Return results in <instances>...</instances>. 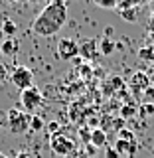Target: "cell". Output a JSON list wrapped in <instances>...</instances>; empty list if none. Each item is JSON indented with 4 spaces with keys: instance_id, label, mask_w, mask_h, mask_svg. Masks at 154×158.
I'll return each mask as SVG.
<instances>
[{
    "instance_id": "cell-31",
    "label": "cell",
    "mask_w": 154,
    "mask_h": 158,
    "mask_svg": "<svg viewBox=\"0 0 154 158\" xmlns=\"http://www.w3.org/2000/svg\"><path fill=\"white\" fill-rule=\"evenodd\" d=\"M65 158H79V152H77V150H73V152H71V154H67Z\"/></svg>"
},
{
    "instance_id": "cell-32",
    "label": "cell",
    "mask_w": 154,
    "mask_h": 158,
    "mask_svg": "<svg viewBox=\"0 0 154 158\" xmlns=\"http://www.w3.org/2000/svg\"><path fill=\"white\" fill-rule=\"evenodd\" d=\"M2 36H4V34H2V30H0V44H2Z\"/></svg>"
},
{
    "instance_id": "cell-30",
    "label": "cell",
    "mask_w": 154,
    "mask_h": 158,
    "mask_svg": "<svg viewBox=\"0 0 154 158\" xmlns=\"http://www.w3.org/2000/svg\"><path fill=\"white\" fill-rule=\"evenodd\" d=\"M113 32H115V30H113L111 26H109V28H105V38H109V40H111V36H113Z\"/></svg>"
},
{
    "instance_id": "cell-11",
    "label": "cell",
    "mask_w": 154,
    "mask_h": 158,
    "mask_svg": "<svg viewBox=\"0 0 154 158\" xmlns=\"http://www.w3.org/2000/svg\"><path fill=\"white\" fill-rule=\"evenodd\" d=\"M0 30H2L4 36H8V40H12V36H16V32H18V26H16V22H12L10 18H4Z\"/></svg>"
},
{
    "instance_id": "cell-2",
    "label": "cell",
    "mask_w": 154,
    "mask_h": 158,
    "mask_svg": "<svg viewBox=\"0 0 154 158\" xmlns=\"http://www.w3.org/2000/svg\"><path fill=\"white\" fill-rule=\"evenodd\" d=\"M8 127L10 131L14 132V135H22V132L30 131V121H32V115H28L26 111H22V109L18 107H12L8 111Z\"/></svg>"
},
{
    "instance_id": "cell-6",
    "label": "cell",
    "mask_w": 154,
    "mask_h": 158,
    "mask_svg": "<svg viewBox=\"0 0 154 158\" xmlns=\"http://www.w3.org/2000/svg\"><path fill=\"white\" fill-rule=\"evenodd\" d=\"M79 53V44L71 38H61L57 42V57L63 61H71Z\"/></svg>"
},
{
    "instance_id": "cell-3",
    "label": "cell",
    "mask_w": 154,
    "mask_h": 158,
    "mask_svg": "<svg viewBox=\"0 0 154 158\" xmlns=\"http://www.w3.org/2000/svg\"><path fill=\"white\" fill-rule=\"evenodd\" d=\"M49 146H52V152H53V154L63 156V158L75 150V142H73L67 135H63V132L49 136Z\"/></svg>"
},
{
    "instance_id": "cell-24",
    "label": "cell",
    "mask_w": 154,
    "mask_h": 158,
    "mask_svg": "<svg viewBox=\"0 0 154 158\" xmlns=\"http://www.w3.org/2000/svg\"><path fill=\"white\" fill-rule=\"evenodd\" d=\"M111 125H113L115 131H123V128H125V118H121V117H119V118H113Z\"/></svg>"
},
{
    "instance_id": "cell-10",
    "label": "cell",
    "mask_w": 154,
    "mask_h": 158,
    "mask_svg": "<svg viewBox=\"0 0 154 158\" xmlns=\"http://www.w3.org/2000/svg\"><path fill=\"white\" fill-rule=\"evenodd\" d=\"M0 53H2V56H16L18 53V42L16 40H2V44H0Z\"/></svg>"
},
{
    "instance_id": "cell-17",
    "label": "cell",
    "mask_w": 154,
    "mask_h": 158,
    "mask_svg": "<svg viewBox=\"0 0 154 158\" xmlns=\"http://www.w3.org/2000/svg\"><path fill=\"white\" fill-rule=\"evenodd\" d=\"M138 56H140L142 59L152 61V65H154V44H152V46H148V48H142L140 52H138Z\"/></svg>"
},
{
    "instance_id": "cell-15",
    "label": "cell",
    "mask_w": 154,
    "mask_h": 158,
    "mask_svg": "<svg viewBox=\"0 0 154 158\" xmlns=\"http://www.w3.org/2000/svg\"><path fill=\"white\" fill-rule=\"evenodd\" d=\"M42 128H46L44 118L40 117V115H32V121H30V131H32V132H38V131H42Z\"/></svg>"
},
{
    "instance_id": "cell-28",
    "label": "cell",
    "mask_w": 154,
    "mask_h": 158,
    "mask_svg": "<svg viewBox=\"0 0 154 158\" xmlns=\"http://www.w3.org/2000/svg\"><path fill=\"white\" fill-rule=\"evenodd\" d=\"M85 152H87V156H93L97 152V148L91 144V142H89V144H85Z\"/></svg>"
},
{
    "instance_id": "cell-5",
    "label": "cell",
    "mask_w": 154,
    "mask_h": 158,
    "mask_svg": "<svg viewBox=\"0 0 154 158\" xmlns=\"http://www.w3.org/2000/svg\"><path fill=\"white\" fill-rule=\"evenodd\" d=\"M42 101H44V95L36 85L20 93V103H22L24 111H26L28 115H32V111H36V109L42 105Z\"/></svg>"
},
{
    "instance_id": "cell-27",
    "label": "cell",
    "mask_w": 154,
    "mask_h": 158,
    "mask_svg": "<svg viewBox=\"0 0 154 158\" xmlns=\"http://www.w3.org/2000/svg\"><path fill=\"white\" fill-rule=\"evenodd\" d=\"M146 77H148V81L154 85V65H150V67L146 69Z\"/></svg>"
},
{
    "instance_id": "cell-14",
    "label": "cell",
    "mask_w": 154,
    "mask_h": 158,
    "mask_svg": "<svg viewBox=\"0 0 154 158\" xmlns=\"http://www.w3.org/2000/svg\"><path fill=\"white\" fill-rule=\"evenodd\" d=\"M131 144L132 142H127V140H121V138H117L115 142V150L119 152V156H131Z\"/></svg>"
},
{
    "instance_id": "cell-13",
    "label": "cell",
    "mask_w": 154,
    "mask_h": 158,
    "mask_svg": "<svg viewBox=\"0 0 154 158\" xmlns=\"http://www.w3.org/2000/svg\"><path fill=\"white\" fill-rule=\"evenodd\" d=\"M135 115H138V107L135 105V103H128V105L125 103V105L121 107V118L127 121V118H132Z\"/></svg>"
},
{
    "instance_id": "cell-16",
    "label": "cell",
    "mask_w": 154,
    "mask_h": 158,
    "mask_svg": "<svg viewBox=\"0 0 154 158\" xmlns=\"http://www.w3.org/2000/svg\"><path fill=\"white\" fill-rule=\"evenodd\" d=\"M154 115V103H142L138 107V117L144 118V117H152Z\"/></svg>"
},
{
    "instance_id": "cell-29",
    "label": "cell",
    "mask_w": 154,
    "mask_h": 158,
    "mask_svg": "<svg viewBox=\"0 0 154 158\" xmlns=\"http://www.w3.org/2000/svg\"><path fill=\"white\" fill-rule=\"evenodd\" d=\"M6 75H8L6 67H4V63H0V81H2V79H6Z\"/></svg>"
},
{
    "instance_id": "cell-18",
    "label": "cell",
    "mask_w": 154,
    "mask_h": 158,
    "mask_svg": "<svg viewBox=\"0 0 154 158\" xmlns=\"http://www.w3.org/2000/svg\"><path fill=\"white\" fill-rule=\"evenodd\" d=\"M119 138L121 140H127V142H132V140H136V136H135V132L131 131V128H123V131H119Z\"/></svg>"
},
{
    "instance_id": "cell-22",
    "label": "cell",
    "mask_w": 154,
    "mask_h": 158,
    "mask_svg": "<svg viewBox=\"0 0 154 158\" xmlns=\"http://www.w3.org/2000/svg\"><path fill=\"white\" fill-rule=\"evenodd\" d=\"M46 131L53 136V135H59V132H61V127H59L57 121H49L48 125H46Z\"/></svg>"
},
{
    "instance_id": "cell-26",
    "label": "cell",
    "mask_w": 154,
    "mask_h": 158,
    "mask_svg": "<svg viewBox=\"0 0 154 158\" xmlns=\"http://www.w3.org/2000/svg\"><path fill=\"white\" fill-rule=\"evenodd\" d=\"M105 156H107V158H121V156H119V152L115 150V148H111V146H109V148H107V152H105Z\"/></svg>"
},
{
    "instance_id": "cell-7",
    "label": "cell",
    "mask_w": 154,
    "mask_h": 158,
    "mask_svg": "<svg viewBox=\"0 0 154 158\" xmlns=\"http://www.w3.org/2000/svg\"><path fill=\"white\" fill-rule=\"evenodd\" d=\"M128 87H131V91L135 93L132 97H140V93L150 87V81H148L144 71H136V73H132L131 79H128Z\"/></svg>"
},
{
    "instance_id": "cell-8",
    "label": "cell",
    "mask_w": 154,
    "mask_h": 158,
    "mask_svg": "<svg viewBox=\"0 0 154 158\" xmlns=\"http://www.w3.org/2000/svg\"><path fill=\"white\" fill-rule=\"evenodd\" d=\"M79 53L85 59H95L97 56V42L95 40H83L79 44Z\"/></svg>"
},
{
    "instance_id": "cell-19",
    "label": "cell",
    "mask_w": 154,
    "mask_h": 158,
    "mask_svg": "<svg viewBox=\"0 0 154 158\" xmlns=\"http://www.w3.org/2000/svg\"><path fill=\"white\" fill-rule=\"evenodd\" d=\"M95 6L105 10H117V2L115 0H95Z\"/></svg>"
},
{
    "instance_id": "cell-33",
    "label": "cell",
    "mask_w": 154,
    "mask_h": 158,
    "mask_svg": "<svg viewBox=\"0 0 154 158\" xmlns=\"http://www.w3.org/2000/svg\"><path fill=\"white\" fill-rule=\"evenodd\" d=\"M0 158H6V156H4V154H2V152H0Z\"/></svg>"
},
{
    "instance_id": "cell-34",
    "label": "cell",
    "mask_w": 154,
    "mask_h": 158,
    "mask_svg": "<svg viewBox=\"0 0 154 158\" xmlns=\"http://www.w3.org/2000/svg\"><path fill=\"white\" fill-rule=\"evenodd\" d=\"M0 57H2V53H0ZM0 63H2V61H0Z\"/></svg>"
},
{
    "instance_id": "cell-1",
    "label": "cell",
    "mask_w": 154,
    "mask_h": 158,
    "mask_svg": "<svg viewBox=\"0 0 154 158\" xmlns=\"http://www.w3.org/2000/svg\"><path fill=\"white\" fill-rule=\"evenodd\" d=\"M65 22H67V2L52 0L42 8V12L32 22V32L42 38H52L63 28Z\"/></svg>"
},
{
    "instance_id": "cell-25",
    "label": "cell",
    "mask_w": 154,
    "mask_h": 158,
    "mask_svg": "<svg viewBox=\"0 0 154 158\" xmlns=\"http://www.w3.org/2000/svg\"><path fill=\"white\" fill-rule=\"evenodd\" d=\"M144 99H146V103H150L152 99H154V87H152V85L144 91Z\"/></svg>"
},
{
    "instance_id": "cell-23",
    "label": "cell",
    "mask_w": 154,
    "mask_h": 158,
    "mask_svg": "<svg viewBox=\"0 0 154 158\" xmlns=\"http://www.w3.org/2000/svg\"><path fill=\"white\" fill-rule=\"evenodd\" d=\"M138 2H131V0H123V2H117V10L123 12V10H131V8H136Z\"/></svg>"
},
{
    "instance_id": "cell-21",
    "label": "cell",
    "mask_w": 154,
    "mask_h": 158,
    "mask_svg": "<svg viewBox=\"0 0 154 158\" xmlns=\"http://www.w3.org/2000/svg\"><path fill=\"white\" fill-rule=\"evenodd\" d=\"M79 138L83 140V144H89V142H91V127H81Z\"/></svg>"
},
{
    "instance_id": "cell-12",
    "label": "cell",
    "mask_w": 154,
    "mask_h": 158,
    "mask_svg": "<svg viewBox=\"0 0 154 158\" xmlns=\"http://www.w3.org/2000/svg\"><path fill=\"white\" fill-rule=\"evenodd\" d=\"M115 48H117V44L109 38H103L101 42H99V53H101V56H111Z\"/></svg>"
},
{
    "instance_id": "cell-4",
    "label": "cell",
    "mask_w": 154,
    "mask_h": 158,
    "mask_svg": "<svg viewBox=\"0 0 154 158\" xmlns=\"http://www.w3.org/2000/svg\"><path fill=\"white\" fill-rule=\"evenodd\" d=\"M10 81H12V85L18 87L20 91H26V89L34 87V73H32V69H28L24 65H18L10 73Z\"/></svg>"
},
{
    "instance_id": "cell-20",
    "label": "cell",
    "mask_w": 154,
    "mask_h": 158,
    "mask_svg": "<svg viewBox=\"0 0 154 158\" xmlns=\"http://www.w3.org/2000/svg\"><path fill=\"white\" fill-rule=\"evenodd\" d=\"M121 14L123 20H127V22H136V8H131V10H123Z\"/></svg>"
},
{
    "instance_id": "cell-9",
    "label": "cell",
    "mask_w": 154,
    "mask_h": 158,
    "mask_svg": "<svg viewBox=\"0 0 154 158\" xmlns=\"http://www.w3.org/2000/svg\"><path fill=\"white\" fill-rule=\"evenodd\" d=\"M91 144L95 146V148H103V146H107L109 148V140H107V132L103 131V128H93L91 131Z\"/></svg>"
}]
</instances>
